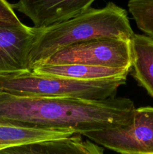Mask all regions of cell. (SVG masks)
Listing matches in <instances>:
<instances>
[{
    "mask_svg": "<svg viewBox=\"0 0 153 154\" xmlns=\"http://www.w3.org/2000/svg\"><path fill=\"white\" fill-rule=\"evenodd\" d=\"M135 106L127 98L86 100L17 96L0 91V125L40 129H72L75 134L130 124Z\"/></svg>",
    "mask_w": 153,
    "mask_h": 154,
    "instance_id": "1",
    "label": "cell"
},
{
    "mask_svg": "<svg viewBox=\"0 0 153 154\" xmlns=\"http://www.w3.org/2000/svg\"><path fill=\"white\" fill-rule=\"evenodd\" d=\"M38 29L28 57L30 71L58 51L74 44L98 38L131 41L134 35L125 9L112 2L101 8L91 7L68 20Z\"/></svg>",
    "mask_w": 153,
    "mask_h": 154,
    "instance_id": "2",
    "label": "cell"
},
{
    "mask_svg": "<svg viewBox=\"0 0 153 154\" xmlns=\"http://www.w3.org/2000/svg\"><path fill=\"white\" fill-rule=\"evenodd\" d=\"M127 78L98 81L38 75L31 71L0 75V91L17 96L105 100L115 97Z\"/></svg>",
    "mask_w": 153,
    "mask_h": 154,
    "instance_id": "3",
    "label": "cell"
},
{
    "mask_svg": "<svg viewBox=\"0 0 153 154\" xmlns=\"http://www.w3.org/2000/svg\"><path fill=\"white\" fill-rule=\"evenodd\" d=\"M80 64L131 70V41L98 38L59 50L38 65Z\"/></svg>",
    "mask_w": 153,
    "mask_h": 154,
    "instance_id": "4",
    "label": "cell"
},
{
    "mask_svg": "<svg viewBox=\"0 0 153 154\" xmlns=\"http://www.w3.org/2000/svg\"><path fill=\"white\" fill-rule=\"evenodd\" d=\"M83 135L120 154H153V107L135 108L133 120L128 126Z\"/></svg>",
    "mask_w": 153,
    "mask_h": 154,
    "instance_id": "5",
    "label": "cell"
},
{
    "mask_svg": "<svg viewBox=\"0 0 153 154\" xmlns=\"http://www.w3.org/2000/svg\"><path fill=\"white\" fill-rule=\"evenodd\" d=\"M95 0H19L14 9L28 17L36 28L68 20L86 11Z\"/></svg>",
    "mask_w": 153,
    "mask_h": 154,
    "instance_id": "6",
    "label": "cell"
},
{
    "mask_svg": "<svg viewBox=\"0 0 153 154\" xmlns=\"http://www.w3.org/2000/svg\"><path fill=\"white\" fill-rule=\"evenodd\" d=\"M39 29L0 27V75L28 72V57Z\"/></svg>",
    "mask_w": 153,
    "mask_h": 154,
    "instance_id": "7",
    "label": "cell"
},
{
    "mask_svg": "<svg viewBox=\"0 0 153 154\" xmlns=\"http://www.w3.org/2000/svg\"><path fill=\"white\" fill-rule=\"evenodd\" d=\"M0 154H104L103 148L81 135L15 146L0 150Z\"/></svg>",
    "mask_w": 153,
    "mask_h": 154,
    "instance_id": "8",
    "label": "cell"
},
{
    "mask_svg": "<svg viewBox=\"0 0 153 154\" xmlns=\"http://www.w3.org/2000/svg\"><path fill=\"white\" fill-rule=\"evenodd\" d=\"M131 70L118 68L100 67L80 64L40 65L31 72L38 75L62 77L78 81H98L127 78Z\"/></svg>",
    "mask_w": 153,
    "mask_h": 154,
    "instance_id": "9",
    "label": "cell"
},
{
    "mask_svg": "<svg viewBox=\"0 0 153 154\" xmlns=\"http://www.w3.org/2000/svg\"><path fill=\"white\" fill-rule=\"evenodd\" d=\"M131 51L132 76L153 98V39L134 34Z\"/></svg>",
    "mask_w": 153,
    "mask_h": 154,
    "instance_id": "10",
    "label": "cell"
},
{
    "mask_svg": "<svg viewBox=\"0 0 153 154\" xmlns=\"http://www.w3.org/2000/svg\"><path fill=\"white\" fill-rule=\"evenodd\" d=\"M72 129H40L0 125V150L15 146L70 137Z\"/></svg>",
    "mask_w": 153,
    "mask_h": 154,
    "instance_id": "11",
    "label": "cell"
},
{
    "mask_svg": "<svg viewBox=\"0 0 153 154\" xmlns=\"http://www.w3.org/2000/svg\"><path fill=\"white\" fill-rule=\"evenodd\" d=\"M128 7L138 28L153 39V0H129Z\"/></svg>",
    "mask_w": 153,
    "mask_h": 154,
    "instance_id": "12",
    "label": "cell"
},
{
    "mask_svg": "<svg viewBox=\"0 0 153 154\" xmlns=\"http://www.w3.org/2000/svg\"><path fill=\"white\" fill-rule=\"evenodd\" d=\"M23 25L14 11L11 5L6 0H0V27L14 28L21 27Z\"/></svg>",
    "mask_w": 153,
    "mask_h": 154,
    "instance_id": "13",
    "label": "cell"
}]
</instances>
